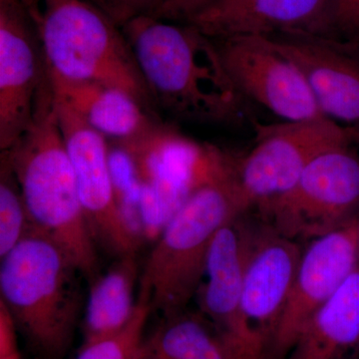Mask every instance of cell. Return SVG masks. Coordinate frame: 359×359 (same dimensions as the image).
I'll return each instance as SVG.
<instances>
[{
	"label": "cell",
	"instance_id": "d4e9b609",
	"mask_svg": "<svg viewBox=\"0 0 359 359\" xmlns=\"http://www.w3.org/2000/svg\"><path fill=\"white\" fill-rule=\"evenodd\" d=\"M18 334L13 316L0 302V359H23L18 346Z\"/></svg>",
	"mask_w": 359,
	"mask_h": 359
},
{
	"label": "cell",
	"instance_id": "ffe728a7",
	"mask_svg": "<svg viewBox=\"0 0 359 359\" xmlns=\"http://www.w3.org/2000/svg\"><path fill=\"white\" fill-rule=\"evenodd\" d=\"M32 231L20 184L6 155L0 156V259Z\"/></svg>",
	"mask_w": 359,
	"mask_h": 359
},
{
	"label": "cell",
	"instance_id": "603a6c76",
	"mask_svg": "<svg viewBox=\"0 0 359 359\" xmlns=\"http://www.w3.org/2000/svg\"><path fill=\"white\" fill-rule=\"evenodd\" d=\"M337 36L359 42V0H334Z\"/></svg>",
	"mask_w": 359,
	"mask_h": 359
},
{
	"label": "cell",
	"instance_id": "8fae6325",
	"mask_svg": "<svg viewBox=\"0 0 359 359\" xmlns=\"http://www.w3.org/2000/svg\"><path fill=\"white\" fill-rule=\"evenodd\" d=\"M358 233L356 218L304 250L266 359H285L311 318L358 268Z\"/></svg>",
	"mask_w": 359,
	"mask_h": 359
},
{
	"label": "cell",
	"instance_id": "4fadbf2b",
	"mask_svg": "<svg viewBox=\"0 0 359 359\" xmlns=\"http://www.w3.org/2000/svg\"><path fill=\"white\" fill-rule=\"evenodd\" d=\"M266 39L299 67L325 117L359 124V42L304 32Z\"/></svg>",
	"mask_w": 359,
	"mask_h": 359
},
{
	"label": "cell",
	"instance_id": "9c48e42d",
	"mask_svg": "<svg viewBox=\"0 0 359 359\" xmlns=\"http://www.w3.org/2000/svg\"><path fill=\"white\" fill-rule=\"evenodd\" d=\"M54 102L80 201L96 244L116 257L136 255L140 240L118 196L108 141L55 98Z\"/></svg>",
	"mask_w": 359,
	"mask_h": 359
},
{
	"label": "cell",
	"instance_id": "d6986e66",
	"mask_svg": "<svg viewBox=\"0 0 359 359\" xmlns=\"http://www.w3.org/2000/svg\"><path fill=\"white\" fill-rule=\"evenodd\" d=\"M139 359H229L221 337L202 313L163 318L144 339Z\"/></svg>",
	"mask_w": 359,
	"mask_h": 359
},
{
	"label": "cell",
	"instance_id": "83f0119b",
	"mask_svg": "<svg viewBox=\"0 0 359 359\" xmlns=\"http://www.w3.org/2000/svg\"><path fill=\"white\" fill-rule=\"evenodd\" d=\"M23 4H25V6H26V8H27V11H29L30 8V4H32V0H22Z\"/></svg>",
	"mask_w": 359,
	"mask_h": 359
},
{
	"label": "cell",
	"instance_id": "6da1fadb",
	"mask_svg": "<svg viewBox=\"0 0 359 359\" xmlns=\"http://www.w3.org/2000/svg\"><path fill=\"white\" fill-rule=\"evenodd\" d=\"M122 26L155 105L210 124L236 125L247 118L248 101L229 76L214 40L190 25L152 14Z\"/></svg>",
	"mask_w": 359,
	"mask_h": 359
},
{
	"label": "cell",
	"instance_id": "e0dca14e",
	"mask_svg": "<svg viewBox=\"0 0 359 359\" xmlns=\"http://www.w3.org/2000/svg\"><path fill=\"white\" fill-rule=\"evenodd\" d=\"M359 358V266L311 318L285 359Z\"/></svg>",
	"mask_w": 359,
	"mask_h": 359
},
{
	"label": "cell",
	"instance_id": "9a60e30c",
	"mask_svg": "<svg viewBox=\"0 0 359 359\" xmlns=\"http://www.w3.org/2000/svg\"><path fill=\"white\" fill-rule=\"evenodd\" d=\"M299 242L259 226L245 271L242 311L263 342L266 354L275 337L285 302L302 256Z\"/></svg>",
	"mask_w": 359,
	"mask_h": 359
},
{
	"label": "cell",
	"instance_id": "3957f363",
	"mask_svg": "<svg viewBox=\"0 0 359 359\" xmlns=\"http://www.w3.org/2000/svg\"><path fill=\"white\" fill-rule=\"evenodd\" d=\"M76 264L62 248L30 231L1 257L0 302L37 359H63L83 308Z\"/></svg>",
	"mask_w": 359,
	"mask_h": 359
},
{
	"label": "cell",
	"instance_id": "ba28073f",
	"mask_svg": "<svg viewBox=\"0 0 359 359\" xmlns=\"http://www.w3.org/2000/svg\"><path fill=\"white\" fill-rule=\"evenodd\" d=\"M244 215L219 229L208 252L196 297L200 313L216 328L230 359H266V348L242 311L245 271L259 226Z\"/></svg>",
	"mask_w": 359,
	"mask_h": 359
},
{
	"label": "cell",
	"instance_id": "8992f818",
	"mask_svg": "<svg viewBox=\"0 0 359 359\" xmlns=\"http://www.w3.org/2000/svg\"><path fill=\"white\" fill-rule=\"evenodd\" d=\"M256 209L264 224L297 242L339 230L359 215V156L353 145L323 153L287 192Z\"/></svg>",
	"mask_w": 359,
	"mask_h": 359
},
{
	"label": "cell",
	"instance_id": "484cf974",
	"mask_svg": "<svg viewBox=\"0 0 359 359\" xmlns=\"http://www.w3.org/2000/svg\"><path fill=\"white\" fill-rule=\"evenodd\" d=\"M54 1H56V0H32L29 14L32 15V20H34L35 25L39 22L40 18H41L44 7Z\"/></svg>",
	"mask_w": 359,
	"mask_h": 359
},
{
	"label": "cell",
	"instance_id": "cb8c5ba5",
	"mask_svg": "<svg viewBox=\"0 0 359 359\" xmlns=\"http://www.w3.org/2000/svg\"><path fill=\"white\" fill-rule=\"evenodd\" d=\"M214 1L215 0H162L152 15L161 20L185 22Z\"/></svg>",
	"mask_w": 359,
	"mask_h": 359
},
{
	"label": "cell",
	"instance_id": "5b68a950",
	"mask_svg": "<svg viewBox=\"0 0 359 359\" xmlns=\"http://www.w3.org/2000/svg\"><path fill=\"white\" fill-rule=\"evenodd\" d=\"M102 8L85 0H56L37 22L47 75L126 90L154 110L133 51L123 30Z\"/></svg>",
	"mask_w": 359,
	"mask_h": 359
},
{
	"label": "cell",
	"instance_id": "7402d4cb",
	"mask_svg": "<svg viewBox=\"0 0 359 359\" xmlns=\"http://www.w3.org/2000/svg\"><path fill=\"white\" fill-rule=\"evenodd\" d=\"M103 11L117 25H124L127 21L143 14H153L162 0H102Z\"/></svg>",
	"mask_w": 359,
	"mask_h": 359
},
{
	"label": "cell",
	"instance_id": "ac0fdd59",
	"mask_svg": "<svg viewBox=\"0 0 359 359\" xmlns=\"http://www.w3.org/2000/svg\"><path fill=\"white\" fill-rule=\"evenodd\" d=\"M140 273L136 255H132L117 257L105 273H100L90 283L83 344L109 337L128 325L138 306L134 292Z\"/></svg>",
	"mask_w": 359,
	"mask_h": 359
},
{
	"label": "cell",
	"instance_id": "277c9868",
	"mask_svg": "<svg viewBox=\"0 0 359 359\" xmlns=\"http://www.w3.org/2000/svg\"><path fill=\"white\" fill-rule=\"evenodd\" d=\"M249 210L236 172L196 189L163 226L142 269L138 299L163 318L187 311L203 282L217 231Z\"/></svg>",
	"mask_w": 359,
	"mask_h": 359
},
{
	"label": "cell",
	"instance_id": "4316f807",
	"mask_svg": "<svg viewBox=\"0 0 359 359\" xmlns=\"http://www.w3.org/2000/svg\"><path fill=\"white\" fill-rule=\"evenodd\" d=\"M348 127L349 133H351V138H353V144L359 146V124L351 125Z\"/></svg>",
	"mask_w": 359,
	"mask_h": 359
},
{
	"label": "cell",
	"instance_id": "2e32d148",
	"mask_svg": "<svg viewBox=\"0 0 359 359\" xmlns=\"http://www.w3.org/2000/svg\"><path fill=\"white\" fill-rule=\"evenodd\" d=\"M48 80L58 102L116 145L141 140L161 124L154 110L119 87L61 81L49 76Z\"/></svg>",
	"mask_w": 359,
	"mask_h": 359
},
{
	"label": "cell",
	"instance_id": "7a4b0ae2",
	"mask_svg": "<svg viewBox=\"0 0 359 359\" xmlns=\"http://www.w3.org/2000/svg\"><path fill=\"white\" fill-rule=\"evenodd\" d=\"M32 231L57 243L89 283L100 275L97 244L85 217L74 171L56 114L47 73L32 124L6 151Z\"/></svg>",
	"mask_w": 359,
	"mask_h": 359
},
{
	"label": "cell",
	"instance_id": "5bb4252c",
	"mask_svg": "<svg viewBox=\"0 0 359 359\" xmlns=\"http://www.w3.org/2000/svg\"><path fill=\"white\" fill-rule=\"evenodd\" d=\"M184 23L212 39L285 32L337 36L334 0H215Z\"/></svg>",
	"mask_w": 359,
	"mask_h": 359
},
{
	"label": "cell",
	"instance_id": "52a82bcc",
	"mask_svg": "<svg viewBox=\"0 0 359 359\" xmlns=\"http://www.w3.org/2000/svg\"><path fill=\"white\" fill-rule=\"evenodd\" d=\"M254 127V147L236 160V179L250 210L287 192L323 153L353 145L348 127L325 117Z\"/></svg>",
	"mask_w": 359,
	"mask_h": 359
},
{
	"label": "cell",
	"instance_id": "f546056e",
	"mask_svg": "<svg viewBox=\"0 0 359 359\" xmlns=\"http://www.w3.org/2000/svg\"><path fill=\"white\" fill-rule=\"evenodd\" d=\"M356 359H359V358H356Z\"/></svg>",
	"mask_w": 359,
	"mask_h": 359
},
{
	"label": "cell",
	"instance_id": "44dd1931",
	"mask_svg": "<svg viewBox=\"0 0 359 359\" xmlns=\"http://www.w3.org/2000/svg\"><path fill=\"white\" fill-rule=\"evenodd\" d=\"M137 301L136 311L126 327L109 337L82 344L75 359H139L152 309L140 299Z\"/></svg>",
	"mask_w": 359,
	"mask_h": 359
},
{
	"label": "cell",
	"instance_id": "30bf717a",
	"mask_svg": "<svg viewBox=\"0 0 359 359\" xmlns=\"http://www.w3.org/2000/svg\"><path fill=\"white\" fill-rule=\"evenodd\" d=\"M212 40L229 76L248 102L259 104L283 121L325 117L301 70L266 37Z\"/></svg>",
	"mask_w": 359,
	"mask_h": 359
},
{
	"label": "cell",
	"instance_id": "7c38bea8",
	"mask_svg": "<svg viewBox=\"0 0 359 359\" xmlns=\"http://www.w3.org/2000/svg\"><path fill=\"white\" fill-rule=\"evenodd\" d=\"M45 74L36 25L22 0H0V150L32 124Z\"/></svg>",
	"mask_w": 359,
	"mask_h": 359
},
{
	"label": "cell",
	"instance_id": "f1b7e54d",
	"mask_svg": "<svg viewBox=\"0 0 359 359\" xmlns=\"http://www.w3.org/2000/svg\"><path fill=\"white\" fill-rule=\"evenodd\" d=\"M358 250H359V215H358Z\"/></svg>",
	"mask_w": 359,
	"mask_h": 359
}]
</instances>
